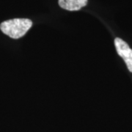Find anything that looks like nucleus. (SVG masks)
Returning a JSON list of instances; mask_svg holds the SVG:
<instances>
[{
	"mask_svg": "<svg viewBox=\"0 0 132 132\" xmlns=\"http://www.w3.org/2000/svg\"><path fill=\"white\" fill-rule=\"evenodd\" d=\"M58 3L62 9L76 11L85 7L87 4V0H59Z\"/></svg>",
	"mask_w": 132,
	"mask_h": 132,
	"instance_id": "7ed1b4c3",
	"label": "nucleus"
},
{
	"mask_svg": "<svg viewBox=\"0 0 132 132\" xmlns=\"http://www.w3.org/2000/svg\"><path fill=\"white\" fill-rule=\"evenodd\" d=\"M32 26V21L28 19H13L3 21L0 29L10 38L19 39L22 38Z\"/></svg>",
	"mask_w": 132,
	"mask_h": 132,
	"instance_id": "f257e3e1",
	"label": "nucleus"
},
{
	"mask_svg": "<svg viewBox=\"0 0 132 132\" xmlns=\"http://www.w3.org/2000/svg\"><path fill=\"white\" fill-rule=\"evenodd\" d=\"M114 46L119 56L123 58L128 69L132 73V49L123 40L119 38H115Z\"/></svg>",
	"mask_w": 132,
	"mask_h": 132,
	"instance_id": "f03ea898",
	"label": "nucleus"
}]
</instances>
